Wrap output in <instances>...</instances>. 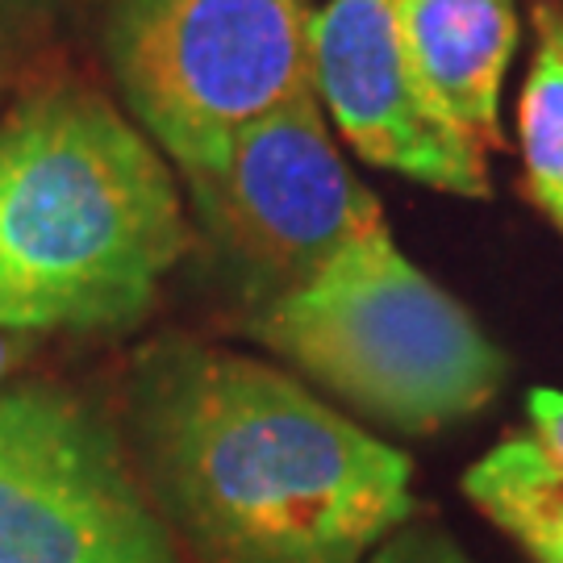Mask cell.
Masks as SVG:
<instances>
[{"mask_svg":"<svg viewBox=\"0 0 563 563\" xmlns=\"http://www.w3.org/2000/svg\"><path fill=\"white\" fill-rule=\"evenodd\" d=\"M134 422L151 488L201 563H360L413 514L409 455L234 351H151Z\"/></svg>","mask_w":563,"mask_h":563,"instance_id":"6da1fadb","label":"cell"},{"mask_svg":"<svg viewBox=\"0 0 563 563\" xmlns=\"http://www.w3.org/2000/svg\"><path fill=\"white\" fill-rule=\"evenodd\" d=\"M188 242L167 155L97 88L38 84L0 118V330H130Z\"/></svg>","mask_w":563,"mask_h":563,"instance_id":"7a4b0ae2","label":"cell"},{"mask_svg":"<svg viewBox=\"0 0 563 563\" xmlns=\"http://www.w3.org/2000/svg\"><path fill=\"white\" fill-rule=\"evenodd\" d=\"M251 334L360 413L409 434L481 413L505 380L501 351L405 260L384 222L309 284L263 301Z\"/></svg>","mask_w":563,"mask_h":563,"instance_id":"3957f363","label":"cell"},{"mask_svg":"<svg viewBox=\"0 0 563 563\" xmlns=\"http://www.w3.org/2000/svg\"><path fill=\"white\" fill-rule=\"evenodd\" d=\"M104 59L134 125L184 180L313 92L305 0H113Z\"/></svg>","mask_w":563,"mask_h":563,"instance_id":"277c9868","label":"cell"},{"mask_svg":"<svg viewBox=\"0 0 563 563\" xmlns=\"http://www.w3.org/2000/svg\"><path fill=\"white\" fill-rule=\"evenodd\" d=\"M184 184L209 242L260 305L309 284L384 222L380 201L342 163L318 92L242 130L222 167Z\"/></svg>","mask_w":563,"mask_h":563,"instance_id":"5b68a950","label":"cell"},{"mask_svg":"<svg viewBox=\"0 0 563 563\" xmlns=\"http://www.w3.org/2000/svg\"><path fill=\"white\" fill-rule=\"evenodd\" d=\"M0 563H180L113 430L71 393H0Z\"/></svg>","mask_w":563,"mask_h":563,"instance_id":"8992f818","label":"cell"},{"mask_svg":"<svg viewBox=\"0 0 563 563\" xmlns=\"http://www.w3.org/2000/svg\"><path fill=\"white\" fill-rule=\"evenodd\" d=\"M313 92L367 163L455 197H488V163L430 104L409 67L397 0H330L309 18Z\"/></svg>","mask_w":563,"mask_h":563,"instance_id":"52a82bcc","label":"cell"},{"mask_svg":"<svg viewBox=\"0 0 563 563\" xmlns=\"http://www.w3.org/2000/svg\"><path fill=\"white\" fill-rule=\"evenodd\" d=\"M409 67L430 104L481 151H501V84L518 51L514 0H397Z\"/></svg>","mask_w":563,"mask_h":563,"instance_id":"ba28073f","label":"cell"},{"mask_svg":"<svg viewBox=\"0 0 563 563\" xmlns=\"http://www.w3.org/2000/svg\"><path fill=\"white\" fill-rule=\"evenodd\" d=\"M463 493L534 563H563V467L534 434H509L472 463Z\"/></svg>","mask_w":563,"mask_h":563,"instance_id":"9c48e42d","label":"cell"},{"mask_svg":"<svg viewBox=\"0 0 563 563\" xmlns=\"http://www.w3.org/2000/svg\"><path fill=\"white\" fill-rule=\"evenodd\" d=\"M526 188L563 230V18L539 9V51L518 104Z\"/></svg>","mask_w":563,"mask_h":563,"instance_id":"30bf717a","label":"cell"},{"mask_svg":"<svg viewBox=\"0 0 563 563\" xmlns=\"http://www.w3.org/2000/svg\"><path fill=\"white\" fill-rule=\"evenodd\" d=\"M367 563H472L439 526H401Z\"/></svg>","mask_w":563,"mask_h":563,"instance_id":"8fae6325","label":"cell"},{"mask_svg":"<svg viewBox=\"0 0 563 563\" xmlns=\"http://www.w3.org/2000/svg\"><path fill=\"white\" fill-rule=\"evenodd\" d=\"M76 0H0V30L18 42L21 51L38 46L42 34L71 9Z\"/></svg>","mask_w":563,"mask_h":563,"instance_id":"7c38bea8","label":"cell"},{"mask_svg":"<svg viewBox=\"0 0 563 563\" xmlns=\"http://www.w3.org/2000/svg\"><path fill=\"white\" fill-rule=\"evenodd\" d=\"M526 409H530V434H534V443L543 446L547 455L563 467V393H555V388H534Z\"/></svg>","mask_w":563,"mask_h":563,"instance_id":"4fadbf2b","label":"cell"},{"mask_svg":"<svg viewBox=\"0 0 563 563\" xmlns=\"http://www.w3.org/2000/svg\"><path fill=\"white\" fill-rule=\"evenodd\" d=\"M34 351V334H21V330H0V380L25 363V355Z\"/></svg>","mask_w":563,"mask_h":563,"instance_id":"5bb4252c","label":"cell"},{"mask_svg":"<svg viewBox=\"0 0 563 563\" xmlns=\"http://www.w3.org/2000/svg\"><path fill=\"white\" fill-rule=\"evenodd\" d=\"M21 55H25V51H21L18 42H13L9 34H4V30H0V97H4V92L13 88V80H18Z\"/></svg>","mask_w":563,"mask_h":563,"instance_id":"9a60e30c","label":"cell"}]
</instances>
